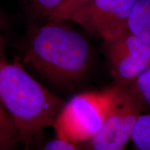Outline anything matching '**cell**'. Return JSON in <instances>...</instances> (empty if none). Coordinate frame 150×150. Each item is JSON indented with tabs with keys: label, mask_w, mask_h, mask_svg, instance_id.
Wrapping results in <instances>:
<instances>
[{
	"label": "cell",
	"mask_w": 150,
	"mask_h": 150,
	"mask_svg": "<svg viewBox=\"0 0 150 150\" xmlns=\"http://www.w3.org/2000/svg\"><path fill=\"white\" fill-rule=\"evenodd\" d=\"M67 20L28 24L21 44L22 61L57 86L80 80L91 65L88 41Z\"/></svg>",
	"instance_id": "1"
},
{
	"label": "cell",
	"mask_w": 150,
	"mask_h": 150,
	"mask_svg": "<svg viewBox=\"0 0 150 150\" xmlns=\"http://www.w3.org/2000/svg\"><path fill=\"white\" fill-rule=\"evenodd\" d=\"M0 102L26 149L53 127L65 102L34 79L20 62L0 64Z\"/></svg>",
	"instance_id": "2"
},
{
	"label": "cell",
	"mask_w": 150,
	"mask_h": 150,
	"mask_svg": "<svg viewBox=\"0 0 150 150\" xmlns=\"http://www.w3.org/2000/svg\"><path fill=\"white\" fill-rule=\"evenodd\" d=\"M119 86L79 93L65 102L53 125L56 138L79 145L93 138L102 126Z\"/></svg>",
	"instance_id": "3"
},
{
	"label": "cell",
	"mask_w": 150,
	"mask_h": 150,
	"mask_svg": "<svg viewBox=\"0 0 150 150\" xmlns=\"http://www.w3.org/2000/svg\"><path fill=\"white\" fill-rule=\"evenodd\" d=\"M145 108L128 87L119 86L98 132L77 150H124L131 140L136 123Z\"/></svg>",
	"instance_id": "4"
},
{
	"label": "cell",
	"mask_w": 150,
	"mask_h": 150,
	"mask_svg": "<svg viewBox=\"0 0 150 150\" xmlns=\"http://www.w3.org/2000/svg\"><path fill=\"white\" fill-rule=\"evenodd\" d=\"M136 0H93L76 11L68 21L109 41L127 31V20Z\"/></svg>",
	"instance_id": "5"
},
{
	"label": "cell",
	"mask_w": 150,
	"mask_h": 150,
	"mask_svg": "<svg viewBox=\"0 0 150 150\" xmlns=\"http://www.w3.org/2000/svg\"><path fill=\"white\" fill-rule=\"evenodd\" d=\"M110 74L115 83L129 87L150 65V45L127 30L104 42Z\"/></svg>",
	"instance_id": "6"
},
{
	"label": "cell",
	"mask_w": 150,
	"mask_h": 150,
	"mask_svg": "<svg viewBox=\"0 0 150 150\" xmlns=\"http://www.w3.org/2000/svg\"><path fill=\"white\" fill-rule=\"evenodd\" d=\"M127 29L150 45V0H136L127 20Z\"/></svg>",
	"instance_id": "7"
},
{
	"label": "cell",
	"mask_w": 150,
	"mask_h": 150,
	"mask_svg": "<svg viewBox=\"0 0 150 150\" xmlns=\"http://www.w3.org/2000/svg\"><path fill=\"white\" fill-rule=\"evenodd\" d=\"M63 0H19L28 24L39 23L50 19Z\"/></svg>",
	"instance_id": "8"
},
{
	"label": "cell",
	"mask_w": 150,
	"mask_h": 150,
	"mask_svg": "<svg viewBox=\"0 0 150 150\" xmlns=\"http://www.w3.org/2000/svg\"><path fill=\"white\" fill-rule=\"evenodd\" d=\"M131 141L134 150H150V112L138 116Z\"/></svg>",
	"instance_id": "9"
},
{
	"label": "cell",
	"mask_w": 150,
	"mask_h": 150,
	"mask_svg": "<svg viewBox=\"0 0 150 150\" xmlns=\"http://www.w3.org/2000/svg\"><path fill=\"white\" fill-rule=\"evenodd\" d=\"M128 88L144 108H150V65Z\"/></svg>",
	"instance_id": "10"
},
{
	"label": "cell",
	"mask_w": 150,
	"mask_h": 150,
	"mask_svg": "<svg viewBox=\"0 0 150 150\" xmlns=\"http://www.w3.org/2000/svg\"><path fill=\"white\" fill-rule=\"evenodd\" d=\"M19 143L18 131L8 113L0 115V144L16 146Z\"/></svg>",
	"instance_id": "11"
},
{
	"label": "cell",
	"mask_w": 150,
	"mask_h": 150,
	"mask_svg": "<svg viewBox=\"0 0 150 150\" xmlns=\"http://www.w3.org/2000/svg\"><path fill=\"white\" fill-rule=\"evenodd\" d=\"M91 1L93 0H63L47 20H58L68 21L75 11Z\"/></svg>",
	"instance_id": "12"
},
{
	"label": "cell",
	"mask_w": 150,
	"mask_h": 150,
	"mask_svg": "<svg viewBox=\"0 0 150 150\" xmlns=\"http://www.w3.org/2000/svg\"><path fill=\"white\" fill-rule=\"evenodd\" d=\"M34 150H77L75 145L65 140L56 138L44 142Z\"/></svg>",
	"instance_id": "13"
},
{
	"label": "cell",
	"mask_w": 150,
	"mask_h": 150,
	"mask_svg": "<svg viewBox=\"0 0 150 150\" xmlns=\"http://www.w3.org/2000/svg\"><path fill=\"white\" fill-rule=\"evenodd\" d=\"M1 20H2V18H1V14H0V25L1 24ZM6 59L4 56V43L2 37L0 35V64L2 63Z\"/></svg>",
	"instance_id": "14"
},
{
	"label": "cell",
	"mask_w": 150,
	"mask_h": 150,
	"mask_svg": "<svg viewBox=\"0 0 150 150\" xmlns=\"http://www.w3.org/2000/svg\"><path fill=\"white\" fill-rule=\"evenodd\" d=\"M14 147L15 146L1 145V144H0V150H13Z\"/></svg>",
	"instance_id": "15"
},
{
	"label": "cell",
	"mask_w": 150,
	"mask_h": 150,
	"mask_svg": "<svg viewBox=\"0 0 150 150\" xmlns=\"http://www.w3.org/2000/svg\"><path fill=\"white\" fill-rule=\"evenodd\" d=\"M5 113H7V112L5 111L4 109L2 108V106L0 105V115H2V114H5Z\"/></svg>",
	"instance_id": "16"
}]
</instances>
